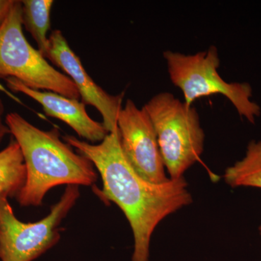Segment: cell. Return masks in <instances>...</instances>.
<instances>
[{"instance_id":"obj_1","label":"cell","mask_w":261,"mask_h":261,"mask_svg":"<svg viewBox=\"0 0 261 261\" xmlns=\"http://www.w3.org/2000/svg\"><path fill=\"white\" fill-rule=\"evenodd\" d=\"M63 140L87 158L100 175L102 187L94 189V193L104 202L116 204L128 219L135 239L132 261H148L156 226L192 202L185 178H169L154 184L142 178L122 151L118 128L97 145L72 135L64 136Z\"/></svg>"},{"instance_id":"obj_2","label":"cell","mask_w":261,"mask_h":261,"mask_svg":"<svg viewBox=\"0 0 261 261\" xmlns=\"http://www.w3.org/2000/svg\"><path fill=\"white\" fill-rule=\"evenodd\" d=\"M5 123L20 146L27 168V179L16 196L20 205H42L47 192L60 185L92 186L97 181L94 165L62 140L56 127L40 129L15 112L5 116Z\"/></svg>"},{"instance_id":"obj_3","label":"cell","mask_w":261,"mask_h":261,"mask_svg":"<svg viewBox=\"0 0 261 261\" xmlns=\"http://www.w3.org/2000/svg\"><path fill=\"white\" fill-rule=\"evenodd\" d=\"M144 108L153 124L170 178L183 177L204 150L205 133L198 112L170 92L156 94Z\"/></svg>"},{"instance_id":"obj_4","label":"cell","mask_w":261,"mask_h":261,"mask_svg":"<svg viewBox=\"0 0 261 261\" xmlns=\"http://www.w3.org/2000/svg\"><path fill=\"white\" fill-rule=\"evenodd\" d=\"M168 75L173 85L181 89L185 102L192 106L196 99L213 94L227 98L242 118L255 123L261 108L252 100V89L248 83H228L219 75V51L216 46L194 55L166 51Z\"/></svg>"},{"instance_id":"obj_5","label":"cell","mask_w":261,"mask_h":261,"mask_svg":"<svg viewBox=\"0 0 261 261\" xmlns=\"http://www.w3.org/2000/svg\"><path fill=\"white\" fill-rule=\"evenodd\" d=\"M0 77L15 79L29 88L81 98L73 82L27 41L23 32L21 1L15 0L0 24Z\"/></svg>"},{"instance_id":"obj_6","label":"cell","mask_w":261,"mask_h":261,"mask_svg":"<svg viewBox=\"0 0 261 261\" xmlns=\"http://www.w3.org/2000/svg\"><path fill=\"white\" fill-rule=\"evenodd\" d=\"M80 197V186L68 185L49 214L34 223H24L15 216L8 198L0 200V259L33 261L61 239L60 225Z\"/></svg>"},{"instance_id":"obj_7","label":"cell","mask_w":261,"mask_h":261,"mask_svg":"<svg viewBox=\"0 0 261 261\" xmlns=\"http://www.w3.org/2000/svg\"><path fill=\"white\" fill-rule=\"evenodd\" d=\"M117 126L122 151L136 172L152 183L167 181L157 135L145 108H139L128 99L119 113Z\"/></svg>"},{"instance_id":"obj_8","label":"cell","mask_w":261,"mask_h":261,"mask_svg":"<svg viewBox=\"0 0 261 261\" xmlns=\"http://www.w3.org/2000/svg\"><path fill=\"white\" fill-rule=\"evenodd\" d=\"M47 58L73 82L82 101L95 108L102 117V124L109 133L118 128L117 122L121 112L123 96L108 94L91 78L79 56L72 50L61 30L53 31L49 36Z\"/></svg>"},{"instance_id":"obj_9","label":"cell","mask_w":261,"mask_h":261,"mask_svg":"<svg viewBox=\"0 0 261 261\" xmlns=\"http://www.w3.org/2000/svg\"><path fill=\"white\" fill-rule=\"evenodd\" d=\"M13 92L28 96L42 106L47 116L58 118L72 128L81 138L87 142H101L109 132L102 123L94 121L89 116L86 105L80 99H72L49 91L29 88L13 78L5 80Z\"/></svg>"},{"instance_id":"obj_10","label":"cell","mask_w":261,"mask_h":261,"mask_svg":"<svg viewBox=\"0 0 261 261\" xmlns=\"http://www.w3.org/2000/svg\"><path fill=\"white\" fill-rule=\"evenodd\" d=\"M27 179V168L18 142L12 139L0 151V200L17 196Z\"/></svg>"},{"instance_id":"obj_11","label":"cell","mask_w":261,"mask_h":261,"mask_svg":"<svg viewBox=\"0 0 261 261\" xmlns=\"http://www.w3.org/2000/svg\"><path fill=\"white\" fill-rule=\"evenodd\" d=\"M23 25L37 43L38 50L45 58L49 45L47 33L50 29L53 0H23Z\"/></svg>"},{"instance_id":"obj_12","label":"cell","mask_w":261,"mask_h":261,"mask_svg":"<svg viewBox=\"0 0 261 261\" xmlns=\"http://www.w3.org/2000/svg\"><path fill=\"white\" fill-rule=\"evenodd\" d=\"M224 179L231 187L261 189V140L251 141L245 157L226 170Z\"/></svg>"},{"instance_id":"obj_13","label":"cell","mask_w":261,"mask_h":261,"mask_svg":"<svg viewBox=\"0 0 261 261\" xmlns=\"http://www.w3.org/2000/svg\"><path fill=\"white\" fill-rule=\"evenodd\" d=\"M5 108L3 99L0 97V145L7 135H10V129L5 123Z\"/></svg>"},{"instance_id":"obj_14","label":"cell","mask_w":261,"mask_h":261,"mask_svg":"<svg viewBox=\"0 0 261 261\" xmlns=\"http://www.w3.org/2000/svg\"><path fill=\"white\" fill-rule=\"evenodd\" d=\"M14 3L15 0H0V24L4 20Z\"/></svg>"},{"instance_id":"obj_15","label":"cell","mask_w":261,"mask_h":261,"mask_svg":"<svg viewBox=\"0 0 261 261\" xmlns=\"http://www.w3.org/2000/svg\"><path fill=\"white\" fill-rule=\"evenodd\" d=\"M259 231H260V236H261V225L260 227H259Z\"/></svg>"}]
</instances>
